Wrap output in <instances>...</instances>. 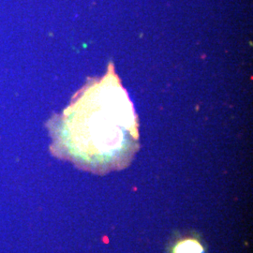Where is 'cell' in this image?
<instances>
[{
	"mask_svg": "<svg viewBox=\"0 0 253 253\" xmlns=\"http://www.w3.org/2000/svg\"><path fill=\"white\" fill-rule=\"evenodd\" d=\"M174 253H203V248L197 240L186 239L179 242L174 247Z\"/></svg>",
	"mask_w": 253,
	"mask_h": 253,
	"instance_id": "2",
	"label": "cell"
},
{
	"mask_svg": "<svg viewBox=\"0 0 253 253\" xmlns=\"http://www.w3.org/2000/svg\"><path fill=\"white\" fill-rule=\"evenodd\" d=\"M50 130L54 155L99 174L126 168L139 149L138 118L113 71L82 89Z\"/></svg>",
	"mask_w": 253,
	"mask_h": 253,
	"instance_id": "1",
	"label": "cell"
}]
</instances>
